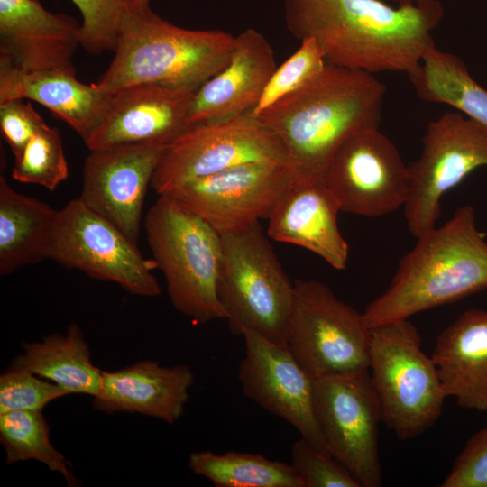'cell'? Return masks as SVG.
Returning a JSON list of instances; mask_svg holds the SVG:
<instances>
[{
    "label": "cell",
    "instance_id": "6da1fadb",
    "mask_svg": "<svg viewBox=\"0 0 487 487\" xmlns=\"http://www.w3.org/2000/svg\"><path fill=\"white\" fill-rule=\"evenodd\" d=\"M283 14L290 34L313 39L328 64L409 75L435 46L444 10L439 0H283Z\"/></svg>",
    "mask_w": 487,
    "mask_h": 487
},
{
    "label": "cell",
    "instance_id": "7a4b0ae2",
    "mask_svg": "<svg viewBox=\"0 0 487 487\" xmlns=\"http://www.w3.org/2000/svg\"><path fill=\"white\" fill-rule=\"evenodd\" d=\"M385 92L374 74L327 63L310 83L254 115L280 140L299 179L325 181L341 143L379 127Z\"/></svg>",
    "mask_w": 487,
    "mask_h": 487
},
{
    "label": "cell",
    "instance_id": "3957f363",
    "mask_svg": "<svg viewBox=\"0 0 487 487\" xmlns=\"http://www.w3.org/2000/svg\"><path fill=\"white\" fill-rule=\"evenodd\" d=\"M487 289V242L470 206L418 238L387 289L363 312L371 329Z\"/></svg>",
    "mask_w": 487,
    "mask_h": 487
},
{
    "label": "cell",
    "instance_id": "277c9868",
    "mask_svg": "<svg viewBox=\"0 0 487 487\" xmlns=\"http://www.w3.org/2000/svg\"><path fill=\"white\" fill-rule=\"evenodd\" d=\"M234 37L220 30H189L150 7L126 6L115 56L95 83L106 93L139 84L198 89L228 63Z\"/></svg>",
    "mask_w": 487,
    "mask_h": 487
},
{
    "label": "cell",
    "instance_id": "5b68a950",
    "mask_svg": "<svg viewBox=\"0 0 487 487\" xmlns=\"http://www.w3.org/2000/svg\"><path fill=\"white\" fill-rule=\"evenodd\" d=\"M144 230L152 260L165 277L175 309L197 324L225 319L217 293L221 235L167 195H159L148 211Z\"/></svg>",
    "mask_w": 487,
    "mask_h": 487
},
{
    "label": "cell",
    "instance_id": "8992f818",
    "mask_svg": "<svg viewBox=\"0 0 487 487\" xmlns=\"http://www.w3.org/2000/svg\"><path fill=\"white\" fill-rule=\"evenodd\" d=\"M217 293L230 331L244 328L281 345L288 344L294 283L285 273L259 222L221 235Z\"/></svg>",
    "mask_w": 487,
    "mask_h": 487
},
{
    "label": "cell",
    "instance_id": "52a82bcc",
    "mask_svg": "<svg viewBox=\"0 0 487 487\" xmlns=\"http://www.w3.org/2000/svg\"><path fill=\"white\" fill-rule=\"evenodd\" d=\"M369 371L382 422L400 440L418 437L441 417L446 397L409 319L370 329Z\"/></svg>",
    "mask_w": 487,
    "mask_h": 487
},
{
    "label": "cell",
    "instance_id": "ba28073f",
    "mask_svg": "<svg viewBox=\"0 0 487 487\" xmlns=\"http://www.w3.org/2000/svg\"><path fill=\"white\" fill-rule=\"evenodd\" d=\"M369 345L363 313L319 280L294 281L287 346L313 380L369 369Z\"/></svg>",
    "mask_w": 487,
    "mask_h": 487
},
{
    "label": "cell",
    "instance_id": "9c48e42d",
    "mask_svg": "<svg viewBox=\"0 0 487 487\" xmlns=\"http://www.w3.org/2000/svg\"><path fill=\"white\" fill-rule=\"evenodd\" d=\"M252 162L292 168L278 136L249 111L191 125L164 149L151 186L163 195L188 180Z\"/></svg>",
    "mask_w": 487,
    "mask_h": 487
},
{
    "label": "cell",
    "instance_id": "30bf717a",
    "mask_svg": "<svg viewBox=\"0 0 487 487\" xmlns=\"http://www.w3.org/2000/svg\"><path fill=\"white\" fill-rule=\"evenodd\" d=\"M480 168L487 169V127L454 108L428 123L403 207L414 237L436 227L443 196Z\"/></svg>",
    "mask_w": 487,
    "mask_h": 487
},
{
    "label": "cell",
    "instance_id": "8fae6325",
    "mask_svg": "<svg viewBox=\"0 0 487 487\" xmlns=\"http://www.w3.org/2000/svg\"><path fill=\"white\" fill-rule=\"evenodd\" d=\"M313 399L330 454L362 487H380L378 436L382 413L369 369L314 379Z\"/></svg>",
    "mask_w": 487,
    "mask_h": 487
},
{
    "label": "cell",
    "instance_id": "7c38bea8",
    "mask_svg": "<svg viewBox=\"0 0 487 487\" xmlns=\"http://www.w3.org/2000/svg\"><path fill=\"white\" fill-rule=\"evenodd\" d=\"M49 259L96 280L118 284L127 292L153 298L161 286L136 244L78 198L59 210Z\"/></svg>",
    "mask_w": 487,
    "mask_h": 487
},
{
    "label": "cell",
    "instance_id": "4fadbf2b",
    "mask_svg": "<svg viewBox=\"0 0 487 487\" xmlns=\"http://www.w3.org/2000/svg\"><path fill=\"white\" fill-rule=\"evenodd\" d=\"M324 180L341 211L367 217L404 207L409 188V166L379 127L361 130L344 141Z\"/></svg>",
    "mask_w": 487,
    "mask_h": 487
},
{
    "label": "cell",
    "instance_id": "5bb4252c",
    "mask_svg": "<svg viewBox=\"0 0 487 487\" xmlns=\"http://www.w3.org/2000/svg\"><path fill=\"white\" fill-rule=\"evenodd\" d=\"M297 179L289 166L252 162L188 180L163 195L198 215L223 235L268 219Z\"/></svg>",
    "mask_w": 487,
    "mask_h": 487
},
{
    "label": "cell",
    "instance_id": "9a60e30c",
    "mask_svg": "<svg viewBox=\"0 0 487 487\" xmlns=\"http://www.w3.org/2000/svg\"><path fill=\"white\" fill-rule=\"evenodd\" d=\"M241 335L245 354L239 365L238 380L244 395L287 421L316 447L330 454L315 413L313 379L288 346L248 328Z\"/></svg>",
    "mask_w": 487,
    "mask_h": 487
},
{
    "label": "cell",
    "instance_id": "2e32d148",
    "mask_svg": "<svg viewBox=\"0 0 487 487\" xmlns=\"http://www.w3.org/2000/svg\"><path fill=\"white\" fill-rule=\"evenodd\" d=\"M165 148L125 144L90 151L78 198L136 244L144 198Z\"/></svg>",
    "mask_w": 487,
    "mask_h": 487
},
{
    "label": "cell",
    "instance_id": "e0dca14e",
    "mask_svg": "<svg viewBox=\"0 0 487 487\" xmlns=\"http://www.w3.org/2000/svg\"><path fill=\"white\" fill-rule=\"evenodd\" d=\"M196 89L139 84L113 93L105 115L84 142L90 151L125 144L167 147L191 125Z\"/></svg>",
    "mask_w": 487,
    "mask_h": 487
},
{
    "label": "cell",
    "instance_id": "ac0fdd59",
    "mask_svg": "<svg viewBox=\"0 0 487 487\" xmlns=\"http://www.w3.org/2000/svg\"><path fill=\"white\" fill-rule=\"evenodd\" d=\"M78 45L80 25L72 16L51 13L39 0H0V68L76 74Z\"/></svg>",
    "mask_w": 487,
    "mask_h": 487
},
{
    "label": "cell",
    "instance_id": "d6986e66",
    "mask_svg": "<svg viewBox=\"0 0 487 487\" xmlns=\"http://www.w3.org/2000/svg\"><path fill=\"white\" fill-rule=\"evenodd\" d=\"M274 51L262 33L248 28L234 37L227 65L196 91L190 125L228 119L252 111L276 69Z\"/></svg>",
    "mask_w": 487,
    "mask_h": 487
},
{
    "label": "cell",
    "instance_id": "ffe728a7",
    "mask_svg": "<svg viewBox=\"0 0 487 487\" xmlns=\"http://www.w3.org/2000/svg\"><path fill=\"white\" fill-rule=\"evenodd\" d=\"M194 382L188 365L161 366L142 360L115 371H102L92 407L108 414L138 413L174 424L184 413Z\"/></svg>",
    "mask_w": 487,
    "mask_h": 487
},
{
    "label": "cell",
    "instance_id": "44dd1931",
    "mask_svg": "<svg viewBox=\"0 0 487 487\" xmlns=\"http://www.w3.org/2000/svg\"><path fill=\"white\" fill-rule=\"evenodd\" d=\"M339 211V203L325 181L298 178L268 218L267 234L317 254L335 270H344L349 248L338 227Z\"/></svg>",
    "mask_w": 487,
    "mask_h": 487
},
{
    "label": "cell",
    "instance_id": "7402d4cb",
    "mask_svg": "<svg viewBox=\"0 0 487 487\" xmlns=\"http://www.w3.org/2000/svg\"><path fill=\"white\" fill-rule=\"evenodd\" d=\"M431 358L446 398L464 409L487 412L486 309H467L448 325Z\"/></svg>",
    "mask_w": 487,
    "mask_h": 487
},
{
    "label": "cell",
    "instance_id": "603a6c76",
    "mask_svg": "<svg viewBox=\"0 0 487 487\" xmlns=\"http://www.w3.org/2000/svg\"><path fill=\"white\" fill-rule=\"evenodd\" d=\"M113 94L62 70L0 68V104L31 99L66 122L85 142L102 120Z\"/></svg>",
    "mask_w": 487,
    "mask_h": 487
},
{
    "label": "cell",
    "instance_id": "cb8c5ba5",
    "mask_svg": "<svg viewBox=\"0 0 487 487\" xmlns=\"http://www.w3.org/2000/svg\"><path fill=\"white\" fill-rule=\"evenodd\" d=\"M59 210L14 190L0 177V274L49 259Z\"/></svg>",
    "mask_w": 487,
    "mask_h": 487
},
{
    "label": "cell",
    "instance_id": "d4e9b609",
    "mask_svg": "<svg viewBox=\"0 0 487 487\" xmlns=\"http://www.w3.org/2000/svg\"><path fill=\"white\" fill-rule=\"evenodd\" d=\"M21 348L9 366L45 378L69 394L95 397L98 393L102 370L93 364L89 346L77 323L70 324L65 334L52 333L41 341L23 342Z\"/></svg>",
    "mask_w": 487,
    "mask_h": 487
},
{
    "label": "cell",
    "instance_id": "484cf974",
    "mask_svg": "<svg viewBox=\"0 0 487 487\" xmlns=\"http://www.w3.org/2000/svg\"><path fill=\"white\" fill-rule=\"evenodd\" d=\"M409 77L420 99L447 105L487 127V89L455 54L435 45Z\"/></svg>",
    "mask_w": 487,
    "mask_h": 487
},
{
    "label": "cell",
    "instance_id": "4316f807",
    "mask_svg": "<svg viewBox=\"0 0 487 487\" xmlns=\"http://www.w3.org/2000/svg\"><path fill=\"white\" fill-rule=\"evenodd\" d=\"M188 466L216 487H303L291 464L257 454L197 451L190 454Z\"/></svg>",
    "mask_w": 487,
    "mask_h": 487
},
{
    "label": "cell",
    "instance_id": "83f0119b",
    "mask_svg": "<svg viewBox=\"0 0 487 487\" xmlns=\"http://www.w3.org/2000/svg\"><path fill=\"white\" fill-rule=\"evenodd\" d=\"M0 443L7 464L35 460L61 474L69 486H78L69 461L51 442L41 411L14 410L0 414Z\"/></svg>",
    "mask_w": 487,
    "mask_h": 487
},
{
    "label": "cell",
    "instance_id": "f1b7e54d",
    "mask_svg": "<svg viewBox=\"0 0 487 487\" xmlns=\"http://www.w3.org/2000/svg\"><path fill=\"white\" fill-rule=\"evenodd\" d=\"M69 176L62 140L57 128L42 124L15 158L14 180L41 186L51 191Z\"/></svg>",
    "mask_w": 487,
    "mask_h": 487
},
{
    "label": "cell",
    "instance_id": "f546056e",
    "mask_svg": "<svg viewBox=\"0 0 487 487\" xmlns=\"http://www.w3.org/2000/svg\"><path fill=\"white\" fill-rule=\"evenodd\" d=\"M326 64L322 50L313 39L300 41L299 49L276 68L252 113L257 115L282 97L305 87L323 71Z\"/></svg>",
    "mask_w": 487,
    "mask_h": 487
},
{
    "label": "cell",
    "instance_id": "4dcf8cb0",
    "mask_svg": "<svg viewBox=\"0 0 487 487\" xmlns=\"http://www.w3.org/2000/svg\"><path fill=\"white\" fill-rule=\"evenodd\" d=\"M69 395L58 384L9 366L0 375V414L14 410L42 411L51 401Z\"/></svg>",
    "mask_w": 487,
    "mask_h": 487
},
{
    "label": "cell",
    "instance_id": "1f68e13d",
    "mask_svg": "<svg viewBox=\"0 0 487 487\" xmlns=\"http://www.w3.org/2000/svg\"><path fill=\"white\" fill-rule=\"evenodd\" d=\"M82 16L80 43L91 54L114 51L125 0H71Z\"/></svg>",
    "mask_w": 487,
    "mask_h": 487
},
{
    "label": "cell",
    "instance_id": "d6a6232c",
    "mask_svg": "<svg viewBox=\"0 0 487 487\" xmlns=\"http://www.w3.org/2000/svg\"><path fill=\"white\" fill-rule=\"evenodd\" d=\"M290 455L303 487H362L343 464L303 437L293 444Z\"/></svg>",
    "mask_w": 487,
    "mask_h": 487
},
{
    "label": "cell",
    "instance_id": "836d02e7",
    "mask_svg": "<svg viewBox=\"0 0 487 487\" xmlns=\"http://www.w3.org/2000/svg\"><path fill=\"white\" fill-rule=\"evenodd\" d=\"M441 487H487V427L466 442Z\"/></svg>",
    "mask_w": 487,
    "mask_h": 487
},
{
    "label": "cell",
    "instance_id": "e575fe53",
    "mask_svg": "<svg viewBox=\"0 0 487 487\" xmlns=\"http://www.w3.org/2000/svg\"><path fill=\"white\" fill-rule=\"evenodd\" d=\"M45 122L30 103L23 99L0 104V129L14 158L21 155L28 142Z\"/></svg>",
    "mask_w": 487,
    "mask_h": 487
},
{
    "label": "cell",
    "instance_id": "d590c367",
    "mask_svg": "<svg viewBox=\"0 0 487 487\" xmlns=\"http://www.w3.org/2000/svg\"><path fill=\"white\" fill-rule=\"evenodd\" d=\"M126 6H143L150 5V0H125Z\"/></svg>",
    "mask_w": 487,
    "mask_h": 487
},
{
    "label": "cell",
    "instance_id": "8d00e7d4",
    "mask_svg": "<svg viewBox=\"0 0 487 487\" xmlns=\"http://www.w3.org/2000/svg\"><path fill=\"white\" fill-rule=\"evenodd\" d=\"M391 1L397 2V4H401V3H409V2L419 3V2H425V1H429V0H391Z\"/></svg>",
    "mask_w": 487,
    "mask_h": 487
},
{
    "label": "cell",
    "instance_id": "74e56055",
    "mask_svg": "<svg viewBox=\"0 0 487 487\" xmlns=\"http://www.w3.org/2000/svg\"><path fill=\"white\" fill-rule=\"evenodd\" d=\"M483 235H484L485 237H487V231H486V232H483Z\"/></svg>",
    "mask_w": 487,
    "mask_h": 487
}]
</instances>
